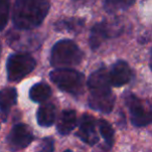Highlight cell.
Masks as SVG:
<instances>
[{"instance_id": "cell-13", "label": "cell", "mask_w": 152, "mask_h": 152, "mask_svg": "<svg viewBox=\"0 0 152 152\" xmlns=\"http://www.w3.org/2000/svg\"><path fill=\"white\" fill-rule=\"evenodd\" d=\"M76 126V112L73 110H63L57 122V131L61 135H67Z\"/></svg>"}, {"instance_id": "cell-5", "label": "cell", "mask_w": 152, "mask_h": 152, "mask_svg": "<svg viewBox=\"0 0 152 152\" xmlns=\"http://www.w3.org/2000/svg\"><path fill=\"white\" fill-rule=\"evenodd\" d=\"M125 100L134 126L142 127L152 123V101L142 100L133 94H128Z\"/></svg>"}, {"instance_id": "cell-9", "label": "cell", "mask_w": 152, "mask_h": 152, "mask_svg": "<svg viewBox=\"0 0 152 152\" xmlns=\"http://www.w3.org/2000/svg\"><path fill=\"white\" fill-rule=\"evenodd\" d=\"M131 76L132 72L128 64L124 61H118L110 71V85L113 87H122L130 81Z\"/></svg>"}, {"instance_id": "cell-8", "label": "cell", "mask_w": 152, "mask_h": 152, "mask_svg": "<svg viewBox=\"0 0 152 152\" xmlns=\"http://www.w3.org/2000/svg\"><path fill=\"white\" fill-rule=\"evenodd\" d=\"M110 86L112 85L110 79V72H107V70L104 68L96 70L88 79V87L91 94L110 92Z\"/></svg>"}, {"instance_id": "cell-21", "label": "cell", "mask_w": 152, "mask_h": 152, "mask_svg": "<svg viewBox=\"0 0 152 152\" xmlns=\"http://www.w3.org/2000/svg\"><path fill=\"white\" fill-rule=\"evenodd\" d=\"M149 66H150V69L152 70V50H151V55H150V61H149Z\"/></svg>"}, {"instance_id": "cell-2", "label": "cell", "mask_w": 152, "mask_h": 152, "mask_svg": "<svg viewBox=\"0 0 152 152\" xmlns=\"http://www.w3.org/2000/svg\"><path fill=\"white\" fill-rule=\"evenodd\" d=\"M83 52L71 40H61L53 45L50 53V64L55 69H71L83 59Z\"/></svg>"}, {"instance_id": "cell-22", "label": "cell", "mask_w": 152, "mask_h": 152, "mask_svg": "<svg viewBox=\"0 0 152 152\" xmlns=\"http://www.w3.org/2000/svg\"><path fill=\"white\" fill-rule=\"evenodd\" d=\"M64 152H73V151H72V150H69V149H68V150H65Z\"/></svg>"}, {"instance_id": "cell-19", "label": "cell", "mask_w": 152, "mask_h": 152, "mask_svg": "<svg viewBox=\"0 0 152 152\" xmlns=\"http://www.w3.org/2000/svg\"><path fill=\"white\" fill-rule=\"evenodd\" d=\"M10 14V3L7 1H3L0 3V29L3 30L9 21Z\"/></svg>"}, {"instance_id": "cell-17", "label": "cell", "mask_w": 152, "mask_h": 152, "mask_svg": "<svg viewBox=\"0 0 152 152\" xmlns=\"http://www.w3.org/2000/svg\"><path fill=\"white\" fill-rule=\"evenodd\" d=\"M98 123H99V130H100V133H101L102 137L105 140V142L108 145L113 146L115 142V132H114V129H113L112 125H110L107 121L103 120V119L98 121Z\"/></svg>"}, {"instance_id": "cell-18", "label": "cell", "mask_w": 152, "mask_h": 152, "mask_svg": "<svg viewBox=\"0 0 152 152\" xmlns=\"http://www.w3.org/2000/svg\"><path fill=\"white\" fill-rule=\"evenodd\" d=\"M132 4L133 1H127V0H107L103 2L104 9L108 13H114L118 10H126Z\"/></svg>"}, {"instance_id": "cell-20", "label": "cell", "mask_w": 152, "mask_h": 152, "mask_svg": "<svg viewBox=\"0 0 152 152\" xmlns=\"http://www.w3.org/2000/svg\"><path fill=\"white\" fill-rule=\"evenodd\" d=\"M54 151V142L51 137H45L40 144L38 152H53Z\"/></svg>"}, {"instance_id": "cell-7", "label": "cell", "mask_w": 152, "mask_h": 152, "mask_svg": "<svg viewBox=\"0 0 152 152\" xmlns=\"http://www.w3.org/2000/svg\"><path fill=\"white\" fill-rule=\"evenodd\" d=\"M76 135L90 146H94L99 141V135L96 131V121L92 116L85 114L79 121L78 130Z\"/></svg>"}, {"instance_id": "cell-6", "label": "cell", "mask_w": 152, "mask_h": 152, "mask_svg": "<svg viewBox=\"0 0 152 152\" xmlns=\"http://www.w3.org/2000/svg\"><path fill=\"white\" fill-rule=\"evenodd\" d=\"M32 140H34V135H32L29 127L25 124H21V123L16 124L12 128L11 132L7 137L10 146L15 150L26 148L31 143Z\"/></svg>"}, {"instance_id": "cell-11", "label": "cell", "mask_w": 152, "mask_h": 152, "mask_svg": "<svg viewBox=\"0 0 152 152\" xmlns=\"http://www.w3.org/2000/svg\"><path fill=\"white\" fill-rule=\"evenodd\" d=\"M110 37V28L106 22H100L94 25L90 34V46L93 50H96L104 40Z\"/></svg>"}, {"instance_id": "cell-1", "label": "cell", "mask_w": 152, "mask_h": 152, "mask_svg": "<svg viewBox=\"0 0 152 152\" xmlns=\"http://www.w3.org/2000/svg\"><path fill=\"white\" fill-rule=\"evenodd\" d=\"M50 9L45 0H17L13 9V23L18 29L28 30L42 24Z\"/></svg>"}, {"instance_id": "cell-3", "label": "cell", "mask_w": 152, "mask_h": 152, "mask_svg": "<svg viewBox=\"0 0 152 152\" xmlns=\"http://www.w3.org/2000/svg\"><path fill=\"white\" fill-rule=\"evenodd\" d=\"M50 78L58 89L74 96L83 93L85 88V76L74 69H54L50 72Z\"/></svg>"}, {"instance_id": "cell-16", "label": "cell", "mask_w": 152, "mask_h": 152, "mask_svg": "<svg viewBox=\"0 0 152 152\" xmlns=\"http://www.w3.org/2000/svg\"><path fill=\"white\" fill-rule=\"evenodd\" d=\"M83 19L78 18H69V19H63L57 21L54 24V28L57 31H71V32H78L83 27Z\"/></svg>"}, {"instance_id": "cell-4", "label": "cell", "mask_w": 152, "mask_h": 152, "mask_svg": "<svg viewBox=\"0 0 152 152\" xmlns=\"http://www.w3.org/2000/svg\"><path fill=\"white\" fill-rule=\"evenodd\" d=\"M36 59L28 53H15L7 58V72L10 81H18L24 78L36 68Z\"/></svg>"}, {"instance_id": "cell-10", "label": "cell", "mask_w": 152, "mask_h": 152, "mask_svg": "<svg viewBox=\"0 0 152 152\" xmlns=\"http://www.w3.org/2000/svg\"><path fill=\"white\" fill-rule=\"evenodd\" d=\"M89 105L95 110L101 112L103 114H108L114 108L115 96L113 95L112 91L91 94L89 99Z\"/></svg>"}, {"instance_id": "cell-15", "label": "cell", "mask_w": 152, "mask_h": 152, "mask_svg": "<svg viewBox=\"0 0 152 152\" xmlns=\"http://www.w3.org/2000/svg\"><path fill=\"white\" fill-rule=\"evenodd\" d=\"M51 89L47 83H38L34 86H32L29 91V98L34 102L40 103L44 102L50 97Z\"/></svg>"}, {"instance_id": "cell-12", "label": "cell", "mask_w": 152, "mask_h": 152, "mask_svg": "<svg viewBox=\"0 0 152 152\" xmlns=\"http://www.w3.org/2000/svg\"><path fill=\"white\" fill-rule=\"evenodd\" d=\"M17 102V92L14 88H5L0 94V108H1V118L2 122L7 121V117L12 106Z\"/></svg>"}, {"instance_id": "cell-14", "label": "cell", "mask_w": 152, "mask_h": 152, "mask_svg": "<svg viewBox=\"0 0 152 152\" xmlns=\"http://www.w3.org/2000/svg\"><path fill=\"white\" fill-rule=\"evenodd\" d=\"M55 118H56V107L52 103L43 104L37 112V121L40 126H51L54 123Z\"/></svg>"}]
</instances>
